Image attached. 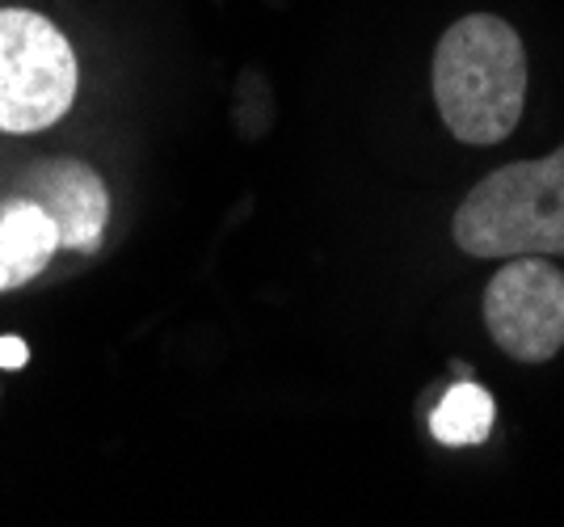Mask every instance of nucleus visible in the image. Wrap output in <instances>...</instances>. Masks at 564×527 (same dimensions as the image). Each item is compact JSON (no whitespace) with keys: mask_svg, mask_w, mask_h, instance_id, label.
Masks as SVG:
<instances>
[{"mask_svg":"<svg viewBox=\"0 0 564 527\" xmlns=\"http://www.w3.org/2000/svg\"><path fill=\"white\" fill-rule=\"evenodd\" d=\"M434 101L455 140L501 144L527 101V51L514 25L494 13L451 25L434 51Z\"/></svg>","mask_w":564,"mask_h":527,"instance_id":"obj_1","label":"nucleus"},{"mask_svg":"<svg viewBox=\"0 0 564 527\" xmlns=\"http://www.w3.org/2000/svg\"><path fill=\"white\" fill-rule=\"evenodd\" d=\"M455 245L468 258L564 254V144L476 182L455 212Z\"/></svg>","mask_w":564,"mask_h":527,"instance_id":"obj_2","label":"nucleus"},{"mask_svg":"<svg viewBox=\"0 0 564 527\" xmlns=\"http://www.w3.org/2000/svg\"><path fill=\"white\" fill-rule=\"evenodd\" d=\"M80 64L64 30L39 9H0V136H39L64 119Z\"/></svg>","mask_w":564,"mask_h":527,"instance_id":"obj_3","label":"nucleus"},{"mask_svg":"<svg viewBox=\"0 0 564 527\" xmlns=\"http://www.w3.org/2000/svg\"><path fill=\"white\" fill-rule=\"evenodd\" d=\"M485 325L518 363H547L564 346V275L540 254H518L485 288Z\"/></svg>","mask_w":564,"mask_h":527,"instance_id":"obj_4","label":"nucleus"},{"mask_svg":"<svg viewBox=\"0 0 564 527\" xmlns=\"http://www.w3.org/2000/svg\"><path fill=\"white\" fill-rule=\"evenodd\" d=\"M18 194L34 198L59 228V249L94 254L110 224V191L89 161L47 157L18 173Z\"/></svg>","mask_w":564,"mask_h":527,"instance_id":"obj_5","label":"nucleus"},{"mask_svg":"<svg viewBox=\"0 0 564 527\" xmlns=\"http://www.w3.org/2000/svg\"><path fill=\"white\" fill-rule=\"evenodd\" d=\"M59 249L55 219L25 194H9L0 203V295L34 283Z\"/></svg>","mask_w":564,"mask_h":527,"instance_id":"obj_6","label":"nucleus"},{"mask_svg":"<svg viewBox=\"0 0 564 527\" xmlns=\"http://www.w3.org/2000/svg\"><path fill=\"white\" fill-rule=\"evenodd\" d=\"M494 397L480 384H451L443 392V401L430 413V434L438 443H447V448H476L494 431Z\"/></svg>","mask_w":564,"mask_h":527,"instance_id":"obj_7","label":"nucleus"},{"mask_svg":"<svg viewBox=\"0 0 564 527\" xmlns=\"http://www.w3.org/2000/svg\"><path fill=\"white\" fill-rule=\"evenodd\" d=\"M25 363H30V346H25L22 337H13V334L0 337V367H4V372H18Z\"/></svg>","mask_w":564,"mask_h":527,"instance_id":"obj_8","label":"nucleus"}]
</instances>
